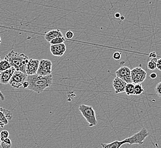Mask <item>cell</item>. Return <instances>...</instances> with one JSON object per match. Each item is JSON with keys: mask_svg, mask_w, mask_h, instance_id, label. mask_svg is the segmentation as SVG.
<instances>
[{"mask_svg": "<svg viewBox=\"0 0 161 148\" xmlns=\"http://www.w3.org/2000/svg\"><path fill=\"white\" fill-rule=\"evenodd\" d=\"M65 41V38L64 37H59L53 39L50 42V45H57L59 43H64Z\"/></svg>", "mask_w": 161, "mask_h": 148, "instance_id": "21", "label": "cell"}, {"mask_svg": "<svg viewBox=\"0 0 161 148\" xmlns=\"http://www.w3.org/2000/svg\"><path fill=\"white\" fill-rule=\"evenodd\" d=\"M126 83L122 80L119 77H117L115 78L113 81V87L116 93L124 92L125 90V87L126 85Z\"/></svg>", "mask_w": 161, "mask_h": 148, "instance_id": "13", "label": "cell"}, {"mask_svg": "<svg viewBox=\"0 0 161 148\" xmlns=\"http://www.w3.org/2000/svg\"><path fill=\"white\" fill-rule=\"evenodd\" d=\"M27 77L28 75L26 73L16 70L13 75L9 84L13 88H19L22 87L24 83L27 80Z\"/></svg>", "mask_w": 161, "mask_h": 148, "instance_id": "5", "label": "cell"}, {"mask_svg": "<svg viewBox=\"0 0 161 148\" xmlns=\"http://www.w3.org/2000/svg\"><path fill=\"white\" fill-rule=\"evenodd\" d=\"M157 77V74H155V73H152V74H150V77L151 79H155L156 77Z\"/></svg>", "mask_w": 161, "mask_h": 148, "instance_id": "29", "label": "cell"}, {"mask_svg": "<svg viewBox=\"0 0 161 148\" xmlns=\"http://www.w3.org/2000/svg\"><path fill=\"white\" fill-rule=\"evenodd\" d=\"M124 145L122 141H115L109 144H101L102 148H120Z\"/></svg>", "mask_w": 161, "mask_h": 148, "instance_id": "15", "label": "cell"}, {"mask_svg": "<svg viewBox=\"0 0 161 148\" xmlns=\"http://www.w3.org/2000/svg\"><path fill=\"white\" fill-rule=\"evenodd\" d=\"M0 136H1V140H3V139H5L9 137V133L6 130H3L0 132Z\"/></svg>", "mask_w": 161, "mask_h": 148, "instance_id": "22", "label": "cell"}, {"mask_svg": "<svg viewBox=\"0 0 161 148\" xmlns=\"http://www.w3.org/2000/svg\"><path fill=\"white\" fill-rule=\"evenodd\" d=\"M113 58L115 60L118 61L121 59V53H119V52H115V53L113 54Z\"/></svg>", "mask_w": 161, "mask_h": 148, "instance_id": "25", "label": "cell"}, {"mask_svg": "<svg viewBox=\"0 0 161 148\" xmlns=\"http://www.w3.org/2000/svg\"><path fill=\"white\" fill-rule=\"evenodd\" d=\"M1 37H0V44H1Z\"/></svg>", "mask_w": 161, "mask_h": 148, "instance_id": "34", "label": "cell"}, {"mask_svg": "<svg viewBox=\"0 0 161 148\" xmlns=\"http://www.w3.org/2000/svg\"><path fill=\"white\" fill-rule=\"evenodd\" d=\"M50 50L53 56H62L64 55L66 52V47L64 43H59L57 45H51L50 47Z\"/></svg>", "mask_w": 161, "mask_h": 148, "instance_id": "11", "label": "cell"}, {"mask_svg": "<svg viewBox=\"0 0 161 148\" xmlns=\"http://www.w3.org/2000/svg\"><path fill=\"white\" fill-rule=\"evenodd\" d=\"M65 37H66V38L67 39H68V40H70V39L73 38V37H74V33H73V31H70V30H69V31H67V32L66 33V34H65Z\"/></svg>", "mask_w": 161, "mask_h": 148, "instance_id": "24", "label": "cell"}, {"mask_svg": "<svg viewBox=\"0 0 161 148\" xmlns=\"http://www.w3.org/2000/svg\"><path fill=\"white\" fill-rule=\"evenodd\" d=\"M16 71L14 67L7 69L5 71L0 72V82L3 84H7L9 83V81L12 77L13 75Z\"/></svg>", "mask_w": 161, "mask_h": 148, "instance_id": "12", "label": "cell"}, {"mask_svg": "<svg viewBox=\"0 0 161 148\" xmlns=\"http://www.w3.org/2000/svg\"><path fill=\"white\" fill-rule=\"evenodd\" d=\"M0 59H1V57H0Z\"/></svg>", "mask_w": 161, "mask_h": 148, "instance_id": "35", "label": "cell"}, {"mask_svg": "<svg viewBox=\"0 0 161 148\" xmlns=\"http://www.w3.org/2000/svg\"><path fill=\"white\" fill-rule=\"evenodd\" d=\"M1 146L2 148H10L12 146V141L8 137L1 140Z\"/></svg>", "mask_w": 161, "mask_h": 148, "instance_id": "20", "label": "cell"}, {"mask_svg": "<svg viewBox=\"0 0 161 148\" xmlns=\"http://www.w3.org/2000/svg\"><path fill=\"white\" fill-rule=\"evenodd\" d=\"M1 136H0V146H1Z\"/></svg>", "mask_w": 161, "mask_h": 148, "instance_id": "33", "label": "cell"}, {"mask_svg": "<svg viewBox=\"0 0 161 148\" xmlns=\"http://www.w3.org/2000/svg\"><path fill=\"white\" fill-rule=\"evenodd\" d=\"M79 110L89 123V127L96 126L98 124L96 112L92 106L81 104L79 106Z\"/></svg>", "mask_w": 161, "mask_h": 148, "instance_id": "3", "label": "cell"}, {"mask_svg": "<svg viewBox=\"0 0 161 148\" xmlns=\"http://www.w3.org/2000/svg\"><path fill=\"white\" fill-rule=\"evenodd\" d=\"M156 56H157V54H156V53L155 52H152V53L149 54V57L152 58H156Z\"/></svg>", "mask_w": 161, "mask_h": 148, "instance_id": "27", "label": "cell"}, {"mask_svg": "<svg viewBox=\"0 0 161 148\" xmlns=\"http://www.w3.org/2000/svg\"><path fill=\"white\" fill-rule=\"evenodd\" d=\"M28 86H29V83H28V81L26 80L25 82L23 84L22 87L24 88H28Z\"/></svg>", "mask_w": 161, "mask_h": 148, "instance_id": "28", "label": "cell"}, {"mask_svg": "<svg viewBox=\"0 0 161 148\" xmlns=\"http://www.w3.org/2000/svg\"><path fill=\"white\" fill-rule=\"evenodd\" d=\"M0 83H1V82H0ZM0 99H1L2 101H4L5 100V97L3 96V93L1 92V90H0Z\"/></svg>", "mask_w": 161, "mask_h": 148, "instance_id": "30", "label": "cell"}, {"mask_svg": "<svg viewBox=\"0 0 161 148\" xmlns=\"http://www.w3.org/2000/svg\"><path fill=\"white\" fill-rule=\"evenodd\" d=\"M149 135V133L147 131V130L145 128H143L142 129L140 130L138 132L135 133L130 137L125 139L124 140H122V141L124 144H128L130 145H133V144L142 145L143 144L145 140Z\"/></svg>", "mask_w": 161, "mask_h": 148, "instance_id": "4", "label": "cell"}, {"mask_svg": "<svg viewBox=\"0 0 161 148\" xmlns=\"http://www.w3.org/2000/svg\"><path fill=\"white\" fill-rule=\"evenodd\" d=\"M12 66L9 62L6 59H0V72L5 71L7 69L10 68Z\"/></svg>", "mask_w": 161, "mask_h": 148, "instance_id": "16", "label": "cell"}, {"mask_svg": "<svg viewBox=\"0 0 161 148\" xmlns=\"http://www.w3.org/2000/svg\"><path fill=\"white\" fill-rule=\"evenodd\" d=\"M39 64L40 61L38 59H29L26 66V74L28 75H33L37 74Z\"/></svg>", "mask_w": 161, "mask_h": 148, "instance_id": "9", "label": "cell"}, {"mask_svg": "<svg viewBox=\"0 0 161 148\" xmlns=\"http://www.w3.org/2000/svg\"><path fill=\"white\" fill-rule=\"evenodd\" d=\"M13 115L11 112L0 107V127L3 128L7 125L9 121L12 119Z\"/></svg>", "mask_w": 161, "mask_h": 148, "instance_id": "10", "label": "cell"}, {"mask_svg": "<svg viewBox=\"0 0 161 148\" xmlns=\"http://www.w3.org/2000/svg\"><path fill=\"white\" fill-rule=\"evenodd\" d=\"M134 84L133 83H129L126 84L125 87V92L126 93L127 96L134 95Z\"/></svg>", "mask_w": 161, "mask_h": 148, "instance_id": "17", "label": "cell"}, {"mask_svg": "<svg viewBox=\"0 0 161 148\" xmlns=\"http://www.w3.org/2000/svg\"><path fill=\"white\" fill-rule=\"evenodd\" d=\"M121 20H124V17H121Z\"/></svg>", "mask_w": 161, "mask_h": 148, "instance_id": "32", "label": "cell"}, {"mask_svg": "<svg viewBox=\"0 0 161 148\" xmlns=\"http://www.w3.org/2000/svg\"><path fill=\"white\" fill-rule=\"evenodd\" d=\"M155 91L156 95L161 98V82L158 83L155 87Z\"/></svg>", "mask_w": 161, "mask_h": 148, "instance_id": "23", "label": "cell"}, {"mask_svg": "<svg viewBox=\"0 0 161 148\" xmlns=\"http://www.w3.org/2000/svg\"><path fill=\"white\" fill-rule=\"evenodd\" d=\"M157 59L156 58H152L148 63H147V68L149 69V70H155V69L157 68Z\"/></svg>", "mask_w": 161, "mask_h": 148, "instance_id": "19", "label": "cell"}, {"mask_svg": "<svg viewBox=\"0 0 161 148\" xmlns=\"http://www.w3.org/2000/svg\"><path fill=\"white\" fill-rule=\"evenodd\" d=\"M146 77V72L141 67H138L131 70V77L134 84L142 83L145 80Z\"/></svg>", "mask_w": 161, "mask_h": 148, "instance_id": "6", "label": "cell"}, {"mask_svg": "<svg viewBox=\"0 0 161 148\" xmlns=\"http://www.w3.org/2000/svg\"><path fill=\"white\" fill-rule=\"evenodd\" d=\"M52 72V62L48 59H41L40 61L39 67L37 74L46 76Z\"/></svg>", "mask_w": 161, "mask_h": 148, "instance_id": "7", "label": "cell"}, {"mask_svg": "<svg viewBox=\"0 0 161 148\" xmlns=\"http://www.w3.org/2000/svg\"><path fill=\"white\" fill-rule=\"evenodd\" d=\"M115 17H116V18H119L121 16H120V14L119 13H116L115 14Z\"/></svg>", "mask_w": 161, "mask_h": 148, "instance_id": "31", "label": "cell"}, {"mask_svg": "<svg viewBox=\"0 0 161 148\" xmlns=\"http://www.w3.org/2000/svg\"><path fill=\"white\" fill-rule=\"evenodd\" d=\"M5 59L9 62L11 66L14 67L16 71L26 73V66L29 59L24 54L16 53L12 50L6 55Z\"/></svg>", "mask_w": 161, "mask_h": 148, "instance_id": "2", "label": "cell"}, {"mask_svg": "<svg viewBox=\"0 0 161 148\" xmlns=\"http://www.w3.org/2000/svg\"><path fill=\"white\" fill-rule=\"evenodd\" d=\"M157 68L161 71V58L158 59L157 62Z\"/></svg>", "mask_w": 161, "mask_h": 148, "instance_id": "26", "label": "cell"}, {"mask_svg": "<svg viewBox=\"0 0 161 148\" xmlns=\"http://www.w3.org/2000/svg\"><path fill=\"white\" fill-rule=\"evenodd\" d=\"M59 37H64V35L62 34V32L60 31L59 29L50 30L47 32V33H45L44 35L45 39L48 42H50L53 39Z\"/></svg>", "mask_w": 161, "mask_h": 148, "instance_id": "14", "label": "cell"}, {"mask_svg": "<svg viewBox=\"0 0 161 148\" xmlns=\"http://www.w3.org/2000/svg\"><path fill=\"white\" fill-rule=\"evenodd\" d=\"M53 76L52 74L42 76L36 74L28 75L27 81L29 83L28 89L35 92L40 93L53 83Z\"/></svg>", "mask_w": 161, "mask_h": 148, "instance_id": "1", "label": "cell"}, {"mask_svg": "<svg viewBox=\"0 0 161 148\" xmlns=\"http://www.w3.org/2000/svg\"><path fill=\"white\" fill-rule=\"evenodd\" d=\"M145 90L143 88L142 85L141 83L135 84L134 85V95H140L143 92H144Z\"/></svg>", "mask_w": 161, "mask_h": 148, "instance_id": "18", "label": "cell"}, {"mask_svg": "<svg viewBox=\"0 0 161 148\" xmlns=\"http://www.w3.org/2000/svg\"><path fill=\"white\" fill-rule=\"evenodd\" d=\"M117 77L125 81L126 83H133L131 77V70L127 66H122L115 72Z\"/></svg>", "mask_w": 161, "mask_h": 148, "instance_id": "8", "label": "cell"}]
</instances>
